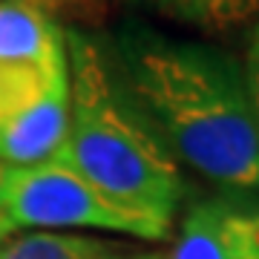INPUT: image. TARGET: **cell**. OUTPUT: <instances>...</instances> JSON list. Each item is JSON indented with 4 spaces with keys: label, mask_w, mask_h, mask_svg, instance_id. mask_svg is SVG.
Segmentation results:
<instances>
[{
    "label": "cell",
    "mask_w": 259,
    "mask_h": 259,
    "mask_svg": "<svg viewBox=\"0 0 259 259\" xmlns=\"http://www.w3.org/2000/svg\"><path fill=\"white\" fill-rule=\"evenodd\" d=\"M104 49L179 164L231 190L259 187V124L242 61L144 23H124Z\"/></svg>",
    "instance_id": "obj_1"
},
{
    "label": "cell",
    "mask_w": 259,
    "mask_h": 259,
    "mask_svg": "<svg viewBox=\"0 0 259 259\" xmlns=\"http://www.w3.org/2000/svg\"><path fill=\"white\" fill-rule=\"evenodd\" d=\"M66 72L69 136L58 161L115 204L173 225L185 199L182 164L118 81L101 37L66 29Z\"/></svg>",
    "instance_id": "obj_2"
},
{
    "label": "cell",
    "mask_w": 259,
    "mask_h": 259,
    "mask_svg": "<svg viewBox=\"0 0 259 259\" xmlns=\"http://www.w3.org/2000/svg\"><path fill=\"white\" fill-rule=\"evenodd\" d=\"M20 231H104L158 242L170 225L127 210L64 161L0 170V239Z\"/></svg>",
    "instance_id": "obj_3"
},
{
    "label": "cell",
    "mask_w": 259,
    "mask_h": 259,
    "mask_svg": "<svg viewBox=\"0 0 259 259\" xmlns=\"http://www.w3.org/2000/svg\"><path fill=\"white\" fill-rule=\"evenodd\" d=\"M66 29L37 0H0V121L66 81Z\"/></svg>",
    "instance_id": "obj_4"
},
{
    "label": "cell",
    "mask_w": 259,
    "mask_h": 259,
    "mask_svg": "<svg viewBox=\"0 0 259 259\" xmlns=\"http://www.w3.org/2000/svg\"><path fill=\"white\" fill-rule=\"evenodd\" d=\"M164 259H259V207L236 196L193 202Z\"/></svg>",
    "instance_id": "obj_5"
},
{
    "label": "cell",
    "mask_w": 259,
    "mask_h": 259,
    "mask_svg": "<svg viewBox=\"0 0 259 259\" xmlns=\"http://www.w3.org/2000/svg\"><path fill=\"white\" fill-rule=\"evenodd\" d=\"M69 136V75L18 115L0 121V167L20 170L58 161Z\"/></svg>",
    "instance_id": "obj_6"
},
{
    "label": "cell",
    "mask_w": 259,
    "mask_h": 259,
    "mask_svg": "<svg viewBox=\"0 0 259 259\" xmlns=\"http://www.w3.org/2000/svg\"><path fill=\"white\" fill-rule=\"evenodd\" d=\"M124 245L90 233L20 231L0 239V259H115Z\"/></svg>",
    "instance_id": "obj_7"
},
{
    "label": "cell",
    "mask_w": 259,
    "mask_h": 259,
    "mask_svg": "<svg viewBox=\"0 0 259 259\" xmlns=\"http://www.w3.org/2000/svg\"><path fill=\"white\" fill-rule=\"evenodd\" d=\"M176 23L202 29H228L259 15V0H127Z\"/></svg>",
    "instance_id": "obj_8"
},
{
    "label": "cell",
    "mask_w": 259,
    "mask_h": 259,
    "mask_svg": "<svg viewBox=\"0 0 259 259\" xmlns=\"http://www.w3.org/2000/svg\"><path fill=\"white\" fill-rule=\"evenodd\" d=\"M245 81H248V93H250V104L256 112V124H259V23L250 29L248 37V49H245Z\"/></svg>",
    "instance_id": "obj_9"
},
{
    "label": "cell",
    "mask_w": 259,
    "mask_h": 259,
    "mask_svg": "<svg viewBox=\"0 0 259 259\" xmlns=\"http://www.w3.org/2000/svg\"><path fill=\"white\" fill-rule=\"evenodd\" d=\"M115 259H164V253H158V250H130V248H124Z\"/></svg>",
    "instance_id": "obj_10"
}]
</instances>
